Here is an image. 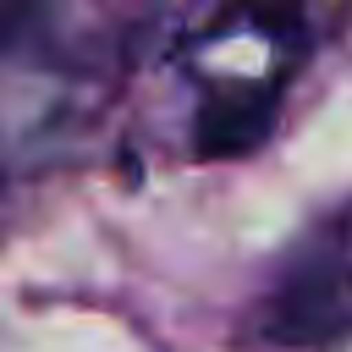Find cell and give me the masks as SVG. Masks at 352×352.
<instances>
[{
	"label": "cell",
	"instance_id": "1",
	"mask_svg": "<svg viewBox=\"0 0 352 352\" xmlns=\"http://www.w3.org/2000/svg\"><path fill=\"white\" fill-rule=\"evenodd\" d=\"M264 336L280 346H341L352 336V204L286 253L264 302Z\"/></svg>",
	"mask_w": 352,
	"mask_h": 352
},
{
	"label": "cell",
	"instance_id": "2",
	"mask_svg": "<svg viewBox=\"0 0 352 352\" xmlns=\"http://www.w3.org/2000/svg\"><path fill=\"white\" fill-rule=\"evenodd\" d=\"M270 121H275V94L258 88V82H242V88H220L204 99L198 121H192V148L204 160L214 154H248L270 138Z\"/></svg>",
	"mask_w": 352,
	"mask_h": 352
}]
</instances>
